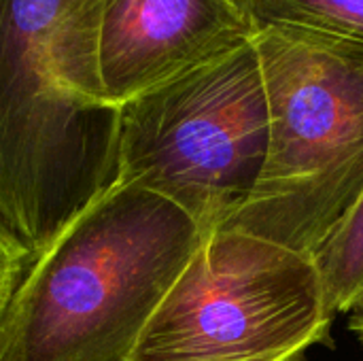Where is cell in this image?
<instances>
[{
	"label": "cell",
	"mask_w": 363,
	"mask_h": 361,
	"mask_svg": "<svg viewBox=\"0 0 363 361\" xmlns=\"http://www.w3.org/2000/svg\"><path fill=\"white\" fill-rule=\"evenodd\" d=\"M204 230L168 198L115 181L21 274L0 361H130Z\"/></svg>",
	"instance_id": "6da1fadb"
},
{
	"label": "cell",
	"mask_w": 363,
	"mask_h": 361,
	"mask_svg": "<svg viewBox=\"0 0 363 361\" xmlns=\"http://www.w3.org/2000/svg\"><path fill=\"white\" fill-rule=\"evenodd\" d=\"M77 0H0V230L30 257L117 179L119 109L72 30Z\"/></svg>",
	"instance_id": "7a4b0ae2"
},
{
	"label": "cell",
	"mask_w": 363,
	"mask_h": 361,
	"mask_svg": "<svg viewBox=\"0 0 363 361\" xmlns=\"http://www.w3.org/2000/svg\"><path fill=\"white\" fill-rule=\"evenodd\" d=\"M270 145L247 204L225 223L313 257L363 194V45L255 28Z\"/></svg>",
	"instance_id": "3957f363"
},
{
	"label": "cell",
	"mask_w": 363,
	"mask_h": 361,
	"mask_svg": "<svg viewBox=\"0 0 363 361\" xmlns=\"http://www.w3.org/2000/svg\"><path fill=\"white\" fill-rule=\"evenodd\" d=\"M270 145L253 40L119 109L117 179L138 183L211 232L251 198Z\"/></svg>",
	"instance_id": "277c9868"
},
{
	"label": "cell",
	"mask_w": 363,
	"mask_h": 361,
	"mask_svg": "<svg viewBox=\"0 0 363 361\" xmlns=\"http://www.w3.org/2000/svg\"><path fill=\"white\" fill-rule=\"evenodd\" d=\"M336 315L313 257L221 226L204 234L130 361H300Z\"/></svg>",
	"instance_id": "5b68a950"
},
{
	"label": "cell",
	"mask_w": 363,
	"mask_h": 361,
	"mask_svg": "<svg viewBox=\"0 0 363 361\" xmlns=\"http://www.w3.org/2000/svg\"><path fill=\"white\" fill-rule=\"evenodd\" d=\"M81 60L106 104L132 98L251 40L247 0H77Z\"/></svg>",
	"instance_id": "8992f818"
},
{
	"label": "cell",
	"mask_w": 363,
	"mask_h": 361,
	"mask_svg": "<svg viewBox=\"0 0 363 361\" xmlns=\"http://www.w3.org/2000/svg\"><path fill=\"white\" fill-rule=\"evenodd\" d=\"M255 28L285 26L363 45V0H247Z\"/></svg>",
	"instance_id": "52a82bcc"
},
{
	"label": "cell",
	"mask_w": 363,
	"mask_h": 361,
	"mask_svg": "<svg viewBox=\"0 0 363 361\" xmlns=\"http://www.w3.org/2000/svg\"><path fill=\"white\" fill-rule=\"evenodd\" d=\"M313 260L332 313H349L363 294V194Z\"/></svg>",
	"instance_id": "ba28073f"
},
{
	"label": "cell",
	"mask_w": 363,
	"mask_h": 361,
	"mask_svg": "<svg viewBox=\"0 0 363 361\" xmlns=\"http://www.w3.org/2000/svg\"><path fill=\"white\" fill-rule=\"evenodd\" d=\"M30 264L28 253L0 230V313Z\"/></svg>",
	"instance_id": "9c48e42d"
},
{
	"label": "cell",
	"mask_w": 363,
	"mask_h": 361,
	"mask_svg": "<svg viewBox=\"0 0 363 361\" xmlns=\"http://www.w3.org/2000/svg\"><path fill=\"white\" fill-rule=\"evenodd\" d=\"M349 313H351L349 326H351V330L357 334V338L363 343V294L359 296V300L353 304V309H351Z\"/></svg>",
	"instance_id": "30bf717a"
}]
</instances>
